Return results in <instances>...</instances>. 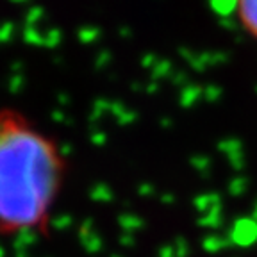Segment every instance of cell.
Segmentation results:
<instances>
[{
    "label": "cell",
    "instance_id": "1",
    "mask_svg": "<svg viewBox=\"0 0 257 257\" xmlns=\"http://www.w3.org/2000/svg\"><path fill=\"white\" fill-rule=\"evenodd\" d=\"M66 170L43 128L18 109H0V236L47 229Z\"/></svg>",
    "mask_w": 257,
    "mask_h": 257
},
{
    "label": "cell",
    "instance_id": "2",
    "mask_svg": "<svg viewBox=\"0 0 257 257\" xmlns=\"http://www.w3.org/2000/svg\"><path fill=\"white\" fill-rule=\"evenodd\" d=\"M232 239L239 246H252L257 243V221L253 218H239L234 223Z\"/></svg>",
    "mask_w": 257,
    "mask_h": 257
},
{
    "label": "cell",
    "instance_id": "3",
    "mask_svg": "<svg viewBox=\"0 0 257 257\" xmlns=\"http://www.w3.org/2000/svg\"><path fill=\"white\" fill-rule=\"evenodd\" d=\"M237 18L243 29L257 38V0H241L237 2Z\"/></svg>",
    "mask_w": 257,
    "mask_h": 257
},
{
    "label": "cell",
    "instance_id": "4",
    "mask_svg": "<svg viewBox=\"0 0 257 257\" xmlns=\"http://www.w3.org/2000/svg\"><path fill=\"white\" fill-rule=\"evenodd\" d=\"M211 8H213V11H216L218 15L225 16V18H229V16L236 15L237 2H223V4H213Z\"/></svg>",
    "mask_w": 257,
    "mask_h": 257
},
{
    "label": "cell",
    "instance_id": "5",
    "mask_svg": "<svg viewBox=\"0 0 257 257\" xmlns=\"http://www.w3.org/2000/svg\"><path fill=\"white\" fill-rule=\"evenodd\" d=\"M232 193L234 195H239V193H243L246 189V181L245 179H236V181L232 182Z\"/></svg>",
    "mask_w": 257,
    "mask_h": 257
},
{
    "label": "cell",
    "instance_id": "6",
    "mask_svg": "<svg viewBox=\"0 0 257 257\" xmlns=\"http://www.w3.org/2000/svg\"><path fill=\"white\" fill-rule=\"evenodd\" d=\"M252 218L257 221V202H255V205H253V211H252Z\"/></svg>",
    "mask_w": 257,
    "mask_h": 257
},
{
    "label": "cell",
    "instance_id": "7",
    "mask_svg": "<svg viewBox=\"0 0 257 257\" xmlns=\"http://www.w3.org/2000/svg\"><path fill=\"white\" fill-rule=\"evenodd\" d=\"M255 91H257V88H255Z\"/></svg>",
    "mask_w": 257,
    "mask_h": 257
}]
</instances>
